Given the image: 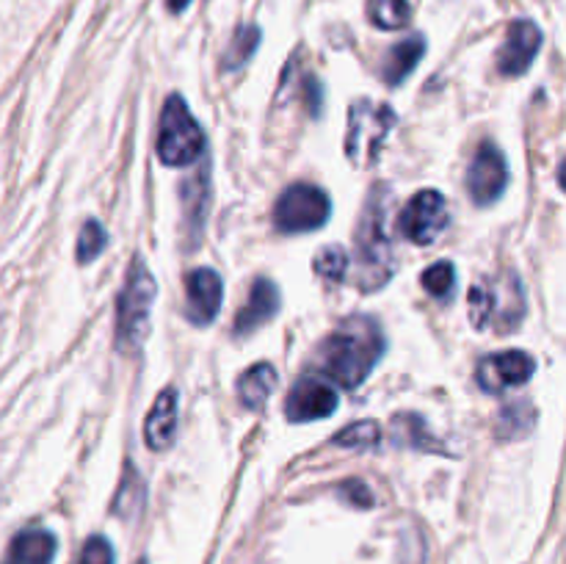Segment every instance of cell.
<instances>
[{"instance_id": "obj_1", "label": "cell", "mask_w": 566, "mask_h": 564, "mask_svg": "<svg viewBox=\"0 0 566 564\" xmlns=\"http://www.w3.org/2000/svg\"><path fill=\"white\" fill-rule=\"evenodd\" d=\"M381 354H385V335L379 324L365 315H354L335 335L321 343V376L337 382L340 387H357L374 370Z\"/></svg>"}, {"instance_id": "obj_2", "label": "cell", "mask_w": 566, "mask_h": 564, "mask_svg": "<svg viewBox=\"0 0 566 564\" xmlns=\"http://www.w3.org/2000/svg\"><path fill=\"white\" fill-rule=\"evenodd\" d=\"M357 282L363 291H376L385 285L396 271V254H392L390 238V191L385 186L374 188L359 216L357 236Z\"/></svg>"}, {"instance_id": "obj_3", "label": "cell", "mask_w": 566, "mask_h": 564, "mask_svg": "<svg viewBox=\"0 0 566 564\" xmlns=\"http://www.w3.org/2000/svg\"><path fill=\"white\" fill-rule=\"evenodd\" d=\"M158 285L149 274L144 258H136L127 269L125 285L116 299V348L122 354H136L144 346L153 326V304Z\"/></svg>"}, {"instance_id": "obj_4", "label": "cell", "mask_w": 566, "mask_h": 564, "mask_svg": "<svg viewBox=\"0 0 566 564\" xmlns=\"http://www.w3.org/2000/svg\"><path fill=\"white\" fill-rule=\"evenodd\" d=\"M470 324L475 330L495 326L497 332L517 330L525 318V293L523 282L514 271H503L497 276H484L470 288Z\"/></svg>"}, {"instance_id": "obj_5", "label": "cell", "mask_w": 566, "mask_h": 564, "mask_svg": "<svg viewBox=\"0 0 566 564\" xmlns=\"http://www.w3.org/2000/svg\"><path fill=\"white\" fill-rule=\"evenodd\" d=\"M398 116L390 105L370 103V100H357L348 111V130H346V155L352 164L370 166L379 160L381 147L390 138Z\"/></svg>"}, {"instance_id": "obj_6", "label": "cell", "mask_w": 566, "mask_h": 564, "mask_svg": "<svg viewBox=\"0 0 566 564\" xmlns=\"http://www.w3.org/2000/svg\"><path fill=\"white\" fill-rule=\"evenodd\" d=\"M205 153V133L180 94H171L160 114L158 158L166 166H191Z\"/></svg>"}, {"instance_id": "obj_7", "label": "cell", "mask_w": 566, "mask_h": 564, "mask_svg": "<svg viewBox=\"0 0 566 564\" xmlns=\"http://www.w3.org/2000/svg\"><path fill=\"white\" fill-rule=\"evenodd\" d=\"M332 202L324 188L310 182H293L274 205V224L282 232H310L329 221Z\"/></svg>"}, {"instance_id": "obj_8", "label": "cell", "mask_w": 566, "mask_h": 564, "mask_svg": "<svg viewBox=\"0 0 566 564\" xmlns=\"http://www.w3.org/2000/svg\"><path fill=\"white\" fill-rule=\"evenodd\" d=\"M448 227V205L446 197L434 188H426V191L415 194L407 205H403L401 216H398V232H401L407 241L420 243V247H429L437 238L446 232Z\"/></svg>"}, {"instance_id": "obj_9", "label": "cell", "mask_w": 566, "mask_h": 564, "mask_svg": "<svg viewBox=\"0 0 566 564\" xmlns=\"http://www.w3.org/2000/svg\"><path fill=\"white\" fill-rule=\"evenodd\" d=\"M337 409V390L326 382V376L304 374L296 385L291 387L285 401V415L293 424L304 420H321Z\"/></svg>"}, {"instance_id": "obj_10", "label": "cell", "mask_w": 566, "mask_h": 564, "mask_svg": "<svg viewBox=\"0 0 566 564\" xmlns=\"http://www.w3.org/2000/svg\"><path fill=\"white\" fill-rule=\"evenodd\" d=\"M509 182V166L495 144H481L468 169V191L475 205L495 202Z\"/></svg>"}, {"instance_id": "obj_11", "label": "cell", "mask_w": 566, "mask_h": 564, "mask_svg": "<svg viewBox=\"0 0 566 564\" xmlns=\"http://www.w3.org/2000/svg\"><path fill=\"white\" fill-rule=\"evenodd\" d=\"M475 376H479V385L486 393L512 390V387H523L534 376V359H531L528 352H520V348L490 354L486 359H481Z\"/></svg>"}, {"instance_id": "obj_12", "label": "cell", "mask_w": 566, "mask_h": 564, "mask_svg": "<svg viewBox=\"0 0 566 564\" xmlns=\"http://www.w3.org/2000/svg\"><path fill=\"white\" fill-rule=\"evenodd\" d=\"M542 48V31L536 22L531 20H514L509 25L506 42L497 50V70L501 75L520 77L531 64H534L536 53Z\"/></svg>"}, {"instance_id": "obj_13", "label": "cell", "mask_w": 566, "mask_h": 564, "mask_svg": "<svg viewBox=\"0 0 566 564\" xmlns=\"http://www.w3.org/2000/svg\"><path fill=\"white\" fill-rule=\"evenodd\" d=\"M221 296H224V285L213 269H193L186 276V313L193 324H210L219 313Z\"/></svg>"}, {"instance_id": "obj_14", "label": "cell", "mask_w": 566, "mask_h": 564, "mask_svg": "<svg viewBox=\"0 0 566 564\" xmlns=\"http://www.w3.org/2000/svg\"><path fill=\"white\" fill-rule=\"evenodd\" d=\"M280 313V291L271 280H254L247 304L235 315V335H249Z\"/></svg>"}, {"instance_id": "obj_15", "label": "cell", "mask_w": 566, "mask_h": 564, "mask_svg": "<svg viewBox=\"0 0 566 564\" xmlns=\"http://www.w3.org/2000/svg\"><path fill=\"white\" fill-rule=\"evenodd\" d=\"M177 396L175 387H166L158 398H155L153 409H149L147 420H144V440L153 451H166L175 442L177 435Z\"/></svg>"}, {"instance_id": "obj_16", "label": "cell", "mask_w": 566, "mask_h": 564, "mask_svg": "<svg viewBox=\"0 0 566 564\" xmlns=\"http://www.w3.org/2000/svg\"><path fill=\"white\" fill-rule=\"evenodd\" d=\"M210 202V182L208 171H199V175H191L180 186V208H182V230H186V238L193 243L202 236L205 224V210H208Z\"/></svg>"}, {"instance_id": "obj_17", "label": "cell", "mask_w": 566, "mask_h": 564, "mask_svg": "<svg viewBox=\"0 0 566 564\" xmlns=\"http://www.w3.org/2000/svg\"><path fill=\"white\" fill-rule=\"evenodd\" d=\"M426 53V39L423 36H409L403 39L401 44L387 53L385 66H381V77H385L387 86H398V83L407 81L409 72L418 66V61L423 59Z\"/></svg>"}, {"instance_id": "obj_18", "label": "cell", "mask_w": 566, "mask_h": 564, "mask_svg": "<svg viewBox=\"0 0 566 564\" xmlns=\"http://www.w3.org/2000/svg\"><path fill=\"white\" fill-rule=\"evenodd\" d=\"M276 370L269 363L252 365L247 374L238 379V396L247 409H260L271 398V393L276 390Z\"/></svg>"}, {"instance_id": "obj_19", "label": "cell", "mask_w": 566, "mask_h": 564, "mask_svg": "<svg viewBox=\"0 0 566 564\" xmlns=\"http://www.w3.org/2000/svg\"><path fill=\"white\" fill-rule=\"evenodd\" d=\"M55 556V536L48 531H25L11 545L14 564H50Z\"/></svg>"}, {"instance_id": "obj_20", "label": "cell", "mask_w": 566, "mask_h": 564, "mask_svg": "<svg viewBox=\"0 0 566 564\" xmlns=\"http://www.w3.org/2000/svg\"><path fill=\"white\" fill-rule=\"evenodd\" d=\"M260 44V28L258 25H241L235 31V36L230 39L227 44V53H224V70H238V66L247 64L249 59L254 55Z\"/></svg>"}, {"instance_id": "obj_21", "label": "cell", "mask_w": 566, "mask_h": 564, "mask_svg": "<svg viewBox=\"0 0 566 564\" xmlns=\"http://www.w3.org/2000/svg\"><path fill=\"white\" fill-rule=\"evenodd\" d=\"M370 20L385 31H396L412 20V6L409 0H374L370 3Z\"/></svg>"}, {"instance_id": "obj_22", "label": "cell", "mask_w": 566, "mask_h": 564, "mask_svg": "<svg viewBox=\"0 0 566 564\" xmlns=\"http://www.w3.org/2000/svg\"><path fill=\"white\" fill-rule=\"evenodd\" d=\"M381 429L376 420H359V424L346 426L343 431H337L335 446L340 448H354V451H363V448L379 446Z\"/></svg>"}, {"instance_id": "obj_23", "label": "cell", "mask_w": 566, "mask_h": 564, "mask_svg": "<svg viewBox=\"0 0 566 564\" xmlns=\"http://www.w3.org/2000/svg\"><path fill=\"white\" fill-rule=\"evenodd\" d=\"M105 247H108V232H105V227L99 221L88 219L81 227V236H77V260L81 263H92L94 258L103 254Z\"/></svg>"}, {"instance_id": "obj_24", "label": "cell", "mask_w": 566, "mask_h": 564, "mask_svg": "<svg viewBox=\"0 0 566 564\" xmlns=\"http://www.w3.org/2000/svg\"><path fill=\"white\" fill-rule=\"evenodd\" d=\"M348 254L343 247H326L315 254V274L326 282H340L348 271Z\"/></svg>"}, {"instance_id": "obj_25", "label": "cell", "mask_w": 566, "mask_h": 564, "mask_svg": "<svg viewBox=\"0 0 566 564\" xmlns=\"http://www.w3.org/2000/svg\"><path fill=\"white\" fill-rule=\"evenodd\" d=\"M420 282H423V288L434 299H448L453 293V285H457V271H453L448 260H442V263L429 265L423 276H420Z\"/></svg>"}, {"instance_id": "obj_26", "label": "cell", "mask_w": 566, "mask_h": 564, "mask_svg": "<svg viewBox=\"0 0 566 564\" xmlns=\"http://www.w3.org/2000/svg\"><path fill=\"white\" fill-rule=\"evenodd\" d=\"M81 564H114V551H111L108 540L103 536H92L81 553Z\"/></svg>"}, {"instance_id": "obj_27", "label": "cell", "mask_w": 566, "mask_h": 564, "mask_svg": "<svg viewBox=\"0 0 566 564\" xmlns=\"http://www.w3.org/2000/svg\"><path fill=\"white\" fill-rule=\"evenodd\" d=\"M337 495H340L346 503H352V506H363V509L374 506V495H370V490L359 479H348L346 484L337 490Z\"/></svg>"}, {"instance_id": "obj_28", "label": "cell", "mask_w": 566, "mask_h": 564, "mask_svg": "<svg viewBox=\"0 0 566 564\" xmlns=\"http://www.w3.org/2000/svg\"><path fill=\"white\" fill-rule=\"evenodd\" d=\"M166 3H169V11H182L191 0H166Z\"/></svg>"}, {"instance_id": "obj_29", "label": "cell", "mask_w": 566, "mask_h": 564, "mask_svg": "<svg viewBox=\"0 0 566 564\" xmlns=\"http://www.w3.org/2000/svg\"><path fill=\"white\" fill-rule=\"evenodd\" d=\"M558 182H562V188L566 191V158H564L562 169H558Z\"/></svg>"}, {"instance_id": "obj_30", "label": "cell", "mask_w": 566, "mask_h": 564, "mask_svg": "<svg viewBox=\"0 0 566 564\" xmlns=\"http://www.w3.org/2000/svg\"><path fill=\"white\" fill-rule=\"evenodd\" d=\"M142 564H144V562H142Z\"/></svg>"}]
</instances>
